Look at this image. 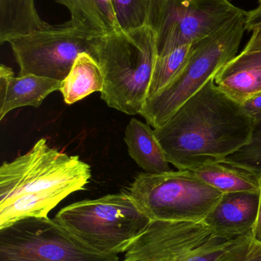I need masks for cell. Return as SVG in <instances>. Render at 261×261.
<instances>
[{"label":"cell","instance_id":"6da1fadb","mask_svg":"<svg viewBox=\"0 0 261 261\" xmlns=\"http://www.w3.org/2000/svg\"><path fill=\"white\" fill-rule=\"evenodd\" d=\"M254 124L243 105L212 79L154 133L168 162L177 170H191L223 161L245 147Z\"/></svg>","mask_w":261,"mask_h":261},{"label":"cell","instance_id":"7a4b0ae2","mask_svg":"<svg viewBox=\"0 0 261 261\" xmlns=\"http://www.w3.org/2000/svg\"><path fill=\"white\" fill-rule=\"evenodd\" d=\"M157 57L156 35L147 24L104 34L97 50L104 81L101 99L126 114H140Z\"/></svg>","mask_w":261,"mask_h":261},{"label":"cell","instance_id":"3957f363","mask_svg":"<svg viewBox=\"0 0 261 261\" xmlns=\"http://www.w3.org/2000/svg\"><path fill=\"white\" fill-rule=\"evenodd\" d=\"M247 14L242 9L212 33L196 41L183 70L167 88L146 102L139 115L149 125L154 128L163 125L237 56L246 30Z\"/></svg>","mask_w":261,"mask_h":261},{"label":"cell","instance_id":"277c9868","mask_svg":"<svg viewBox=\"0 0 261 261\" xmlns=\"http://www.w3.org/2000/svg\"><path fill=\"white\" fill-rule=\"evenodd\" d=\"M55 219L92 249L110 255L124 254L151 222L126 191L70 204Z\"/></svg>","mask_w":261,"mask_h":261},{"label":"cell","instance_id":"5b68a950","mask_svg":"<svg viewBox=\"0 0 261 261\" xmlns=\"http://www.w3.org/2000/svg\"><path fill=\"white\" fill-rule=\"evenodd\" d=\"M127 193L151 221L204 222L224 193L188 170L140 173Z\"/></svg>","mask_w":261,"mask_h":261},{"label":"cell","instance_id":"8992f818","mask_svg":"<svg viewBox=\"0 0 261 261\" xmlns=\"http://www.w3.org/2000/svg\"><path fill=\"white\" fill-rule=\"evenodd\" d=\"M104 35L70 18L63 24L48 23L42 29L7 43L19 66L20 76L34 74L63 81L81 54H89L97 60L98 44Z\"/></svg>","mask_w":261,"mask_h":261},{"label":"cell","instance_id":"52a82bcc","mask_svg":"<svg viewBox=\"0 0 261 261\" xmlns=\"http://www.w3.org/2000/svg\"><path fill=\"white\" fill-rule=\"evenodd\" d=\"M91 178L90 166L78 156L49 147L45 138L0 167V203L30 193L85 190Z\"/></svg>","mask_w":261,"mask_h":261},{"label":"cell","instance_id":"ba28073f","mask_svg":"<svg viewBox=\"0 0 261 261\" xmlns=\"http://www.w3.org/2000/svg\"><path fill=\"white\" fill-rule=\"evenodd\" d=\"M0 261H120L98 252L55 219L27 218L0 228Z\"/></svg>","mask_w":261,"mask_h":261},{"label":"cell","instance_id":"9c48e42d","mask_svg":"<svg viewBox=\"0 0 261 261\" xmlns=\"http://www.w3.org/2000/svg\"><path fill=\"white\" fill-rule=\"evenodd\" d=\"M241 11L231 0H147L145 24L162 56L212 33Z\"/></svg>","mask_w":261,"mask_h":261},{"label":"cell","instance_id":"30bf717a","mask_svg":"<svg viewBox=\"0 0 261 261\" xmlns=\"http://www.w3.org/2000/svg\"><path fill=\"white\" fill-rule=\"evenodd\" d=\"M232 241L205 222L151 221L123 261H217Z\"/></svg>","mask_w":261,"mask_h":261},{"label":"cell","instance_id":"8fae6325","mask_svg":"<svg viewBox=\"0 0 261 261\" xmlns=\"http://www.w3.org/2000/svg\"><path fill=\"white\" fill-rule=\"evenodd\" d=\"M259 205L260 191L224 193L204 222L216 234L234 240L251 234Z\"/></svg>","mask_w":261,"mask_h":261},{"label":"cell","instance_id":"7c38bea8","mask_svg":"<svg viewBox=\"0 0 261 261\" xmlns=\"http://www.w3.org/2000/svg\"><path fill=\"white\" fill-rule=\"evenodd\" d=\"M62 81L34 74L15 76L10 67H0V120L15 109L38 108L46 97L60 90Z\"/></svg>","mask_w":261,"mask_h":261},{"label":"cell","instance_id":"4fadbf2b","mask_svg":"<svg viewBox=\"0 0 261 261\" xmlns=\"http://www.w3.org/2000/svg\"><path fill=\"white\" fill-rule=\"evenodd\" d=\"M124 141L129 154L146 173L171 171L165 152L148 123L132 119L126 128Z\"/></svg>","mask_w":261,"mask_h":261},{"label":"cell","instance_id":"5bb4252c","mask_svg":"<svg viewBox=\"0 0 261 261\" xmlns=\"http://www.w3.org/2000/svg\"><path fill=\"white\" fill-rule=\"evenodd\" d=\"M70 194L67 190L26 193L0 203V228L27 218L47 217Z\"/></svg>","mask_w":261,"mask_h":261},{"label":"cell","instance_id":"9a60e30c","mask_svg":"<svg viewBox=\"0 0 261 261\" xmlns=\"http://www.w3.org/2000/svg\"><path fill=\"white\" fill-rule=\"evenodd\" d=\"M186 170L223 193L260 191V176L222 161Z\"/></svg>","mask_w":261,"mask_h":261},{"label":"cell","instance_id":"2e32d148","mask_svg":"<svg viewBox=\"0 0 261 261\" xmlns=\"http://www.w3.org/2000/svg\"><path fill=\"white\" fill-rule=\"evenodd\" d=\"M104 76L98 61L91 55L83 53L78 57L65 79L62 81L61 94L70 105L95 92H102Z\"/></svg>","mask_w":261,"mask_h":261},{"label":"cell","instance_id":"e0dca14e","mask_svg":"<svg viewBox=\"0 0 261 261\" xmlns=\"http://www.w3.org/2000/svg\"><path fill=\"white\" fill-rule=\"evenodd\" d=\"M48 22L40 17L35 0H0V42L42 29Z\"/></svg>","mask_w":261,"mask_h":261},{"label":"cell","instance_id":"ac0fdd59","mask_svg":"<svg viewBox=\"0 0 261 261\" xmlns=\"http://www.w3.org/2000/svg\"><path fill=\"white\" fill-rule=\"evenodd\" d=\"M76 18L103 34L120 30L113 0H55Z\"/></svg>","mask_w":261,"mask_h":261},{"label":"cell","instance_id":"d6986e66","mask_svg":"<svg viewBox=\"0 0 261 261\" xmlns=\"http://www.w3.org/2000/svg\"><path fill=\"white\" fill-rule=\"evenodd\" d=\"M196 46V41L184 44L162 56H158L155 62L148 98L153 97L167 88L186 65Z\"/></svg>","mask_w":261,"mask_h":261},{"label":"cell","instance_id":"ffe728a7","mask_svg":"<svg viewBox=\"0 0 261 261\" xmlns=\"http://www.w3.org/2000/svg\"><path fill=\"white\" fill-rule=\"evenodd\" d=\"M218 87L230 98L243 105L261 93V70H242L215 80Z\"/></svg>","mask_w":261,"mask_h":261},{"label":"cell","instance_id":"44dd1931","mask_svg":"<svg viewBox=\"0 0 261 261\" xmlns=\"http://www.w3.org/2000/svg\"><path fill=\"white\" fill-rule=\"evenodd\" d=\"M222 161L261 176V119L254 124L250 142Z\"/></svg>","mask_w":261,"mask_h":261},{"label":"cell","instance_id":"7402d4cb","mask_svg":"<svg viewBox=\"0 0 261 261\" xmlns=\"http://www.w3.org/2000/svg\"><path fill=\"white\" fill-rule=\"evenodd\" d=\"M116 18L122 30L144 25L147 0H113Z\"/></svg>","mask_w":261,"mask_h":261},{"label":"cell","instance_id":"603a6c76","mask_svg":"<svg viewBox=\"0 0 261 261\" xmlns=\"http://www.w3.org/2000/svg\"><path fill=\"white\" fill-rule=\"evenodd\" d=\"M217 261H261V243L251 234L234 239Z\"/></svg>","mask_w":261,"mask_h":261},{"label":"cell","instance_id":"cb8c5ba5","mask_svg":"<svg viewBox=\"0 0 261 261\" xmlns=\"http://www.w3.org/2000/svg\"><path fill=\"white\" fill-rule=\"evenodd\" d=\"M261 70V50L241 52L216 75L215 80L222 79L242 70Z\"/></svg>","mask_w":261,"mask_h":261},{"label":"cell","instance_id":"d4e9b609","mask_svg":"<svg viewBox=\"0 0 261 261\" xmlns=\"http://www.w3.org/2000/svg\"><path fill=\"white\" fill-rule=\"evenodd\" d=\"M244 108L254 122L261 119V93L253 96L243 104Z\"/></svg>","mask_w":261,"mask_h":261},{"label":"cell","instance_id":"484cf974","mask_svg":"<svg viewBox=\"0 0 261 261\" xmlns=\"http://www.w3.org/2000/svg\"><path fill=\"white\" fill-rule=\"evenodd\" d=\"M251 36L242 52L261 50V24L251 30Z\"/></svg>","mask_w":261,"mask_h":261},{"label":"cell","instance_id":"4316f807","mask_svg":"<svg viewBox=\"0 0 261 261\" xmlns=\"http://www.w3.org/2000/svg\"><path fill=\"white\" fill-rule=\"evenodd\" d=\"M261 24V6L258 5L257 8L248 12L247 14L245 29L251 32L252 29Z\"/></svg>","mask_w":261,"mask_h":261},{"label":"cell","instance_id":"83f0119b","mask_svg":"<svg viewBox=\"0 0 261 261\" xmlns=\"http://www.w3.org/2000/svg\"><path fill=\"white\" fill-rule=\"evenodd\" d=\"M251 236L256 242L261 243V176L260 177V205H259L258 215H257V220H256L254 228H253Z\"/></svg>","mask_w":261,"mask_h":261},{"label":"cell","instance_id":"f1b7e54d","mask_svg":"<svg viewBox=\"0 0 261 261\" xmlns=\"http://www.w3.org/2000/svg\"><path fill=\"white\" fill-rule=\"evenodd\" d=\"M258 3L260 6H261V0H258Z\"/></svg>","mask_w":261,"mask_h":261}]
</instances>
